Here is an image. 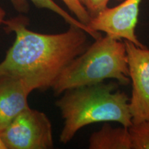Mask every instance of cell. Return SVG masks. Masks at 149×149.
Segmentation results:
<instances>
[{"instance_id":"ba28073f","label":"cell","mask_w":149,"mask_h":149,"mask_svg":"<svg viewBox=\"0 0 149 149\" xmlns=\"http://www.w3.org/2000/svg\"><path fill=\"white\" fill-rule=\"evenodd\" d=\"M90 149H132L128 127L114 128L105 124L89 138Z\"/></svg>"},{"instance_id":"8992f818","label":"cell","mask_w":149,"mask_h":149,"mask_svg":"<svg viewBox=\"0 0 149 149\" xmlns=\"http://www.w3.org/2000/svg\"><path fill=\"white\" fill-rule=\"evenodd\" d=\"M141 1V0H123L117 6L107 7L93 17L87 26L95 33L103 32L113 38L123 39L139 47H146L135 34Z\"/></svg>"},{"instance_id":"52a82bcc","label":"cell","mask_w":149,"mask_h":149,"mask_svg":"<svg viewBox=\"0 0 149 149\" xmlns=\"http://www.w3.org/2000/svg\"><path fill=\"white\" fill-rule=\"evenodd\" d=\"M31 92L32 89L21 79L0 75V131L30 107L28 97Z\"/></svg>"},{"instance_id":"7c38bea8","label":"cell","mask_w":149,"mask_h":149,"mask_svg":"<svg viewBox=\"0 0 149 149\" xmlns=\"http://www.w3.org/2000/svg\"><path fill=\"white\" fill-rule=\"evenodd\" d=\"M90 14L91 18L95 16L108 7L111 0H78ZM123 1V0H117Z\"/></svg>"},{"instance_id":"3957f363","label":"cell","mask_w":149,"mask_h":149,"mask_svg":"<svg viewBox=\"0 0 149 149\" xmlns=\"http://www.w3.org/2000/svg\"><path fill=\"white\" fill-rule=\"evenodd\" d=\"M115 79L127 86L130 80L124 41L106 35L87 46L61 72L52 87L54 94L76 87Z\"/></svg>"},{"instance_id":"7a4b0ae2","label":"cell","mask_w":149,"mask_h":149,"mask_svg":"<svg viewBox=\"0 0 149 149\" xmlns=\"http://www.w3.org/2000/svg\"><path fill=\"white\" fill-rule=\"evenodd\" d=\"M118 85L103 81L65 91L55 102L64 119L59 141L67 144L81 128L95 123L115 122L129 127V97Z\"/></svg>"},{"instance_id":"30bf717a","label":"cell","mask_w":149,"mask_h":149,"mask_svg":"<svg viewBox=\"0 0 149 149\" xmlns=\"http://www.w3.org/2000/svg\"><path fill=\"white\" fill-rule=\"evenodd\" d=\"M128 128L132 149H149V120L132 124Z\"/></svg>"},{"instance_id":"5b68a950","label":"cell","mask_w":149,"mask_h":149,"mask_svg":"<svg viewBox=\"0 0 149 149\" xmlns=\"http://www.w3.org/2000/svg\"><path fill=\"white\" fill-rule=\"evenodd\" d=\"M124 41L132 83L128 104L132 124H135L149 120V50Z\"/></svg>"},{"instance_id":"4fadbf2b","label":"cell","mask_w":149,"mask_h":149,"mask_svg":"<svg viewBox=\"0 0 149 149\" xmlns=\"http://www.w3.org/2000/svg\"><path fill=\"white\" fill-rule=\"evenodd\" d=\"M14 8L20 13H27L30 7L27 0H9Z\"/></svg>"},{"instance_id":"9a60e30c","label":"cell","mask_w":149,"mask_h":149,"mask_svg":"<svg viewBox=\"0 0 149 149\" xmlns=\"http://www.w3.org/2000/svg\"><path fill=\"white\" fill-rule=\"evenodd\" d=\"M0 149H6L4 145H3L2 141H1V139H0Z\"/></svg>"},{"instance_id":"5bb4252c","label":"cell","mask_w":149,"mask_h":149,"mask_svg":"<svg viewBox=\"0 0 149 149\" xmlns=\"http://www.w3.org/2000/svg\"><path fill=\"white\" fill-rule=\"evenodd\" d=\"M6 15V13L2 7L0 6V26L3 24L5 20V17Z\"/></svg>"},{"instance_id":"277c9868","label":"cell","mask_w":149,"mask_h":149,"mask_svg":"<svg viewBox=\"0 0 149 149\" xmlns=\"http://www.w3.org/2000/svg\"><path fill=\"white\" fill-rule=\"evenodd\" d=\"M0 139L6 149H49L54 146L49 118L30 107L0 131Z\"/></svg>"},{"instance_id":"6da1fadb","label":"cell","mask_w":149,"mask_h":149,"mask_svg":"<svg viewBox=\"0 0 149 149\" xmlns=\"http://www.w3.org/2000/svg\"><path fill=\"white\" fill-rule=\"evenodd\" d=\"M29 20L19 15L5 19L6 32L15 39L0 62V75L21 79L32 89L52 88L61 72L88 46V33L75 26L58 34H43L28 29Z\"/></svg>"},{"instance_id":"9c48e42d","label":"cell","mask_w":149,"mask_h":149,"mask_svg":"<svg viewBox=\"0 0 149 149\" xmlns=\"http://www.w3.org/2000/svg\"><path fill=\"white\" fill-rule=\"evenodd\" d=\"M31 1L37 8L48 9V10L53 11L64 19L67 23L69 24V25L75 26L78 28H80L88 33V35L93 37L95 40L101 36L100 33L93 32L86 25L81 23L79 20L68 14L66 10H64L58 4H57L53 0H31Z\"/></svg>"},{"instance_id":"8fae6325","label":"cell","mask_w":149,"mask_h":149,"mask_svg":"<svg viewBox=\"0 0 149 149\" xmlns=\"http://www.w3.org/2000/svg\"><path fill=\"white\" fill-rule=\"evenodd\" d=\"M72 13H73L77 20L85 25H88L91 17L88 11L80 3L78 0H62Z\"/></svg>"}]
</instances>
